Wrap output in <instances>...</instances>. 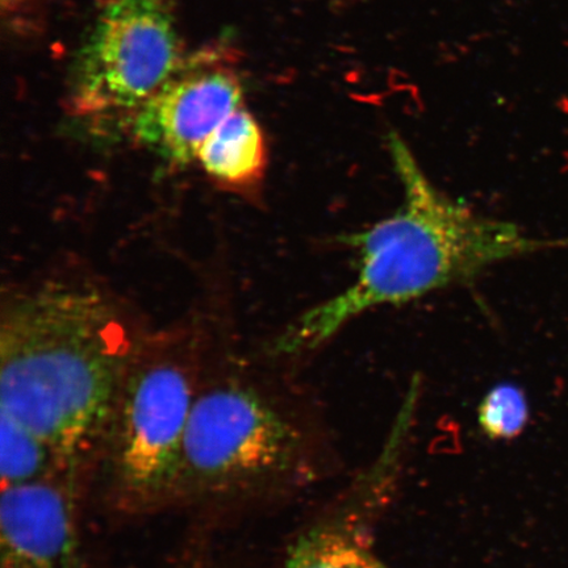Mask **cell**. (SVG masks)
Wrapping results in <instances>:
<instances>
[{
	"label": "cell",
	"instance_id": "6da1fadb",
	"mask_svg": "<svg viewBox=\"0 0 568 568\" xmlns=\"http://www.w3.org/2000/svg\"><path fill=\"white\" fill-rule=\"evenodd\" d=\"M403 187L393 215L338 237L357 255V275L338 295L297 318L280 338L284 354L317 349L366 311L397 305L471 281L499 262L562 245L528 236L453 201L426 175L399 133L388 134Z\"/></svg>",
	"mask_w": 568,
	"mask_h": 568
},
{
	"label": "cell",
	"instance_id": "7a4b0ae2",
	"mask_svg": "<svg viewBox=\"0 0 568 568\" xmlns=\"http://www.w3.org/2000/svg\"><path fill=\"white\" fill-rule=\"evenodd\" d=\"M0 410L62 467L94 449L115 417L132 344L104 297L48 286L13 301L0 332Z\"/></svg>",
	"mask_w": 568,
	"mask_h": 568
},
{
	"label": "cell",
	"instance_id": "3957f363",
	"mask_svg": "<svg viewBox=\"0 0 568 568\" xmlns=\"http://www.w3.org/2000/svg\"><path fill=\"white\" fill-rule=\"evenodd\" d=\"M331 454L314 429L248 387L220 385L195 396L176 495H280L312 485Z\"/></svg>",
	"mask_w": 568,
	"mask_h": 568
},
{
	"label": "cell",
	"instance_id": "277c9868",
	"mask_svg": "<svg viewBox=\"0 0 568 568\" xmlns=\"http://www.w3.org/2000/svg\"><path fill=\"white\" fill-rule=\"evenodd\" d=\"M166 0H111L78 51L68 101L75 116L130 118L182 65Z\"/></svg>",
	"mask_w": 568,
	"mask_h": 568
},
{
	"label": "cell",
	"instance_id": "5b68a950",
	"mask_svg": "<svg viewBox=\"0 0 568 568\" xmlns=\"http://www.w3.org/2000/svg\"><path fill=\"white\" fill-rule=\"evenodd\" d=\"M193 379L166 354L128 368L116 408L113 473L126 508L148 509L176 496Z\"/></svg>",
	"mask_w": 568,
	"mask_h": 568
},
{
	"label": "cell",
	"instance_id": "8992f818",
	"mask_svg": "<svg viewBox=\"0 0 568 568\" xmlns=\"http://www.w3.org/2000/svg\"><path fill=\"white\" fill-rule=\"evenodd\" d=\"M418 381L371 466L304 527L284 559L283 568H390L375 549V529L394 499L415 422Z\"/></svg>",
	"mask_w": 568,
	"mask_h": 568
},
{
	"label": "cell",
	"instance_id": "52a82bcc",
	"mask_svg": "<svg viewBox=\"0 0 568 568\" xmlns=\"http://www.w3.org/2000/svg\"><path fill=\"white\" fill-rule=\"evenodd\" d=\"M240 78L213 53L183 61L149 101L126 118L140 144L174 163L196 161L199 148L241 109Z\"/></svg>",
	"mask_w": 568,
	"mask_h": 568
},
{
	"label": "cell",
	"instance_id": "ba28073f",
	"mask_svg": "<svg viewBox=\"0 0 568 568\" xmlns=\"http://www.w3.org/2000/svg\"><path fill=\"white\" fill-rule=\"evenodd\" d=\"M2 568H77L73 510L59 486L44 479L3 487Z\"/></svg>",
	"mask_w": 568,
	"mask_h": 568
},
{
	"label": "cell",
	"instance_id": "9c48e42d",
	"mask_svg": "<svg viewBox=\"0 0 568 568\" xmlns=\"http://www.w3.org/2000/svg\"><path fill=\"white\" fill-rule=\"evenodd\" d=\"M196 161L211 180L232 190H252L264 180L267 149L264 132L241 106L199 148Z\"/></svg>",
	"mask_w": 568,
	"mask_h": 568
},
{
	"label": "cell",
	"instance_id": "30bf717a",
	"mask_svg": "<svg viewBox=\"0 0 568 568\" xmlns=\"http://www.w3.org/2000/svg\"><path fill=\"white\" fill-rule=\"evenodd\" d=\"M51 464H57L52 450L31 430L0 412V474L3 487L39 480Z\"/></svg>",
	"mask_w": 568,
	"mask_h": 568
},
{
	"label": "cell",
	"instance_id": "8fae6325",
	"mask_svg": "<svg viewBox=\"0 0 568 568\" xmlns=\"http://www.w3.org/2000/svg\"><path fill=\"white\" fill-rule=\"evenodd\" d=\"M529 422V404L521 388L496 386L478 409V424L488 438L509 442L521 435Z\"/></svg>",
	"mask_w": 568,
	"mask_h": 568
},
{
	"label": "cell",
	"instance_id": "7c38bea8",
	"mask_svg": "<svg viewBox=\"0 0 568 568\" xmlns=\"http://www.w3.org/2000/svg\"><path fill=\"white\" fill-rule=\"evenodd\" d=\"M30 0H2L4 12L17 13L24 7Z\"/></svg>",
	"mask_w": 568,
	"mask_h": 568
},
{
	"label": "cell",
	"instance_id": "4fadbf2b",
	"mask_svg": "<svg viewBox=\"0 0 568 568\" xmlns=\"http://www.w3.org/2000/svg\"><path fill=\"white\" fill-rule=\"evenodd\" d=\"M323 3L328 6H347L351 3L358 2V0H322Z\"/></svg>",
	"mask_w": 568,
	"mask_h": 568
}]
</instances>
